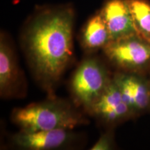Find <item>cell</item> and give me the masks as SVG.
I'll use <instances>...</instances> for the list:
<instances>
[{
	"instance_id": "6da1fadb",
	"label": "cell",
	"mask_w": 150,
	"mask_h": 150,
	"mask_svg": "<svg viewBox=\"0 0 150 150\" xmlns=\"http://www.w3.org/2000/svg\"><path fill=\"white\" fill-rule=\"evenodd\" d=\"M75 11L70 4L38 8L22 29L21 44L37 83L55 97V89L74 55Z\"/></svg>"
},
{
	"instance_id": "7a4b0ae2",
	"label": "cell",
	"mask_w": 150,
	"mask_h": 150,
	"mask_svg": "<svg viewBox=\"0 0 150 150\" xmlns=\"http://www.w3.org/2000/svg\"><path fill=\"white\" fill-rule=\"evenodd\" d=\"M74 106L64 99L49 97L45 101L14 108L11 120L20 130H73L76 127L88 124L87 118Z\"/></svg>"
},
{
	"instance_id": "3957f363",
	"label": "cell",
	"mask_w": 150,
	"mask_h": 150,
	"mask_svg": "<svg viewBox=\"0 0 150 150\" xmlns=\"http://www.w3.org/2000/svg\"><path fill=\"white\" fill-rule=\"evenodd\" d=\"M111 80L112 74L99 59H84L71 79L70 91L74 104L88 112Z\"/></svg>"
},
{
	"instance_id": "277c9868",
	"label": "cell",
	"mask_w": 150,
	"mask_h": 150,
	"mask_svg": "<svg viewBox=\"0 0 150 150\" xmlns=\"http://www.w3.org/2000/svg\"><path fill=\"white\" fill-rule=\"evenodd\" d=\"M102 51L117 70L145 74L150 70V42L138 34L111 40Z\"/></svg>"
},
{
	"instance_id": "5b68a950",
	"label": "cell",
	"mask_w": 150,
	"mask_h": 150,
	"mask_svg": "<svg viewBox=\"0 0 150 150\" xmlns=\"http://www.w3.org/2000/svg\"><path fill=\"white\" fill-rule=\"evenodd\" d=\"M112 79L134 118L150 112V83L147 74L116 70Z\"/></svg>"
},
{
	"instance_id": "8992f818",
	"label": "cell",
	"mask_w": 150,
	"mask_h": 150,
	"mask_svg": "<svg viewBox=\"0 0 150 150\" xmlns=\"http://www.w3.org/2000/svg\"><path fill=\"white\" fill-rule=\"evenodd\" d=\"M25 80L10 38L0 35V95L1 98L19 97L24 93Z\"/></svg>"
},
{
	"instance_id": "52a82bcc",
	"label": "cell",
	"mask_w": 150,
	"mask_h": 150,
	"mask_svg": "<svg viewBox=\"0 0 150 150\" xmlns=\"http://www.w3.org/2000/svg\"><path fill=\"white\" fill-rule=\"evenodd\" d=\"M87 112L109 128L134 119L112 79Z\"/></svg>"
},
{
	"instance_id": "ba28073f",
	"label": "cell",
	"mask_w": 150,
	"mask_h": 150,
	"mask_svg": "<svg viewBox=\"0 0 150 150\" xmlns=\"http://www.w3.org/2000/svg\"><path fill=\"white\" fill-rule=\"evenodd\" d=\"M77 136L70 129L29 131L20 130L13 135L16 147L27 150H53L72 147Z\"/></svg>"
},
{
	"instance_id": "9c48e42d",
	"label": "cell",
	"mask_w": 150,
	"mask_h": 150,
	"mask_svg": "<svg viewBox=\"0 0 150 150\" xmlns=\"http://www.w3.org/2000/svg\"><path fill=\"white\" fill-rule=\"evenodd\" d=\"M99 12L111 40L137 34L127 0H106Z\"/></svg>"
},
{
	"instance_id": "30bf717a",
	"label": "cell",
	"mask_w": 150,
	"mask_h": 150,
	"mask_svg": "<svg viewBox=\"0 0 150 150\" xmlns=\"http://www.w3.org/2000/svg\"><path fill=\"white\" fill-rule=\"evenodd\" d=\"M110 41L109 31L99 11L84 25L81 34V45L86 52L91 53L102 50Z\"/></svg>"
},
{
	"instance_id": "8fae6325",
	"label": "cell",
	"mask_w": 150,
	"mask_h": 150,
	"mask_svg": "<svg viewBox=\"0 0 150 150\" xmlns=\"http://www.w3.org/2000/svg\"><path fill=\"white\" fill-rule=\"evenodd\" d=\"M136 33L150 42V1L127 0Z\"/></svg>"
},
{
	"instance_id": "7c38bea8",
	"label": "cell",
	"mask_w": 150,
	"mask_h": 150,
	"mask_svg": "<svg viewBox=\"0 0 150 150\" xmlns=\"http://www.w3.org/2000/svg\"><path fill=\"white\" fill-rule=\"evenodd\" d=\"M116 147L113 128L110 127L104 132L95 144L91 148L92 150H111Z\"/></svg>"
},
{
	"instance_id": "4fadbf2b",
	"label": "cell",
	"mask_w": 150,
	"mask_h": 150,
	"mask_svg": "<svg viewBox=\"0 0 150 150\" xmlns=\"http://www.w3.org/2000/svg\"><path fill=\"white\" fill-rule=\"evenodd\" d=\"M148 77H149V83H150V70L149 71V72H148Z\"/></svg>"
}]
</instances>
